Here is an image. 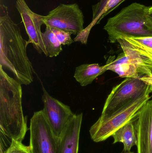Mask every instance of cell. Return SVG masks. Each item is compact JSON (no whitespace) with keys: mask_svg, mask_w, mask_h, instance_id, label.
<instances>
[{"mask_svg":"<svg viewBox=\"0 0 152 153\" xmlns=\"http://www.w3.org/2000/svg\"><path fill=\"white\" fill-rule=\"evenodd\" d=\"M51 29L62 45H69L74 42V40L71 37L72 35L71 33L58 29L51 28Z\"/></svg>","mask_w":152,"mask_h":153,"instance_id":"obj_18","label":"cell"},{"mask_svg":"<svg viewBox=\"0 0 152 153\" xmlns=\"http://www.w3.org/2000/svg\"><path fill=\"white\" fill-rule=\"evenodd\" d=\"M108 0H100V1L93 7V19L101 12Z\"/></svg>","mask_w":152,"mask_h":153,"instance_id":"obj_19","label":"cell"},{"mask_svg":"<svg viewBox=\"0 0 152 153\" xmlns=\"http://www.w3.org/2000/svg\"><path fill=\"white\" fill-rule=\"evenodd\" d=\"M3 153H31L29 146L24 145L22 142L12 139L10 146Z\"/></svg>","mask_w":152,"mask_h":153,"instance_id":"obj_17","label":"cell"},{"mask_svg":"<svg viewBox=\"0 0 152 153\" xmlns=\"http://www.w3.org/2000/svg\"><path fill=\"white\" fill-rule=\"evenodd\" d=\"M105 66L98 64H87L77 66L75 70L74 77L82 86L91 84L95 79L106 71Z\"/></svg>","mask_w":152,"mask_h":153,"instance_id":"obj_12","label":"cell"},{"mask_svg":"<svg viewBox=\"0 0 152 153\" xmlns=\"http://www.w3.org/2000/svg\"><path fill=\"white\" fill-rule=\"evenodd\" d=\"M83 113L75 114L59 139L58 153H78Z\"/></svg>","mask_w":152,"mask_h":153,"instance_id":"obj_11","label":"cell"},{"mask_svg":"<svg viewBox=\"0 0 152 153\" xmlns=\"http://www.w3.org/2000/svg\"><path fill=\"white\" fill-rule=\"evenodd\" d=\"M42 100L45 117L58 139L75 116L70 107L51 96L43 86Z\"/></svg>","mask_w":152,"mask_h":153,"instance_id":"obj_8","label":"cell"},{"mask_svg":"<svg viewBox=\"0 0 152 153\" xmlns=\"http://www.w3.org/2000/svg\"><path fill=\"white\" fill-rule=\"evenodd\" d=\"M118 40L133 48L152 52V36L125 37Z\"/></svg>","mask_w":152,"mask_h":153,"instance_id":"obj_15","label":"cell"},{"mask_svg":"<svg viewBox=\"0 0 152 153\" xmlns=\"http://www.w3.org/2000/svg\"><path fill=\"white\" fill-rule=\"evenodd\" d=\"M0 65L9 70L21 85L33 82L34 69L27 54V41L11 19L6 6L1 5Z\"/></svg>","mask_w":152,"mask_h":153,"instance_id":"obj_1","label":"cell"},{"mask_svg":"<svg viewBox=\"0 0 152 153\" xmlns=\"http://www.w3.org/2000/svg\"><path fill=\"white\" fill-rule=\"evenodd\" d=\"M16 6L29 36L28 44H32L37 53H43L46 56V50L42 39L43 32L41 30V26L44 24L45 16L32 11L25 0H17Z\"/></svg>","mask_w":152,"mask_h":153,"instance_id":"obj_9","label":"cell"},{"mask_svg":"<svg viewBox=\"0 0 152 153\" xmlns=\"http://www.w3.org/2000/svg\"><path fill=\"white\" fill-rule=\"evenodd\" d=\"M123 153H134L133 152H124Z\"/></svg>","mask_w":152,"mask_h":153,"instance_id":"obj_21","label":"cell"},{"mask_svg":"<svg viewBox=\"0 0 152 153\" xmlns=\"http://www.w3.org/2000/svg\"><path fill=\"white\" fill-rule=\"evenodd\" d=\"M134 121L137 153H152V99L142 107Z\"/></svg>","mask_w":152,"mask_h":153,"instance_id":"obj_10","label":"cell"},{"mask_svg":"<svg viewBox=\"0 0 152 153\" xmlns=\"http://www.w3.org/2000/svg\"><path fill=\"white\" fill-rule=\"evenodd\" d=\"M148 85L141 79V76L126 78L112 88L105 101L102 116L112 114L138 98L145 91Z\"/></svg>","mask_w":152,"mask_h":153,"instance_id":"obj_5","label":"cell"},{"mask_svg":"<svg viewBox=\"0 0 152 153\" xmlns=\"http://www.w3.org/2000/svg\"><path fill=\"white\" fill-rule=\"evenodd\" d=\"M42 39L46 50V56L55 57L62 51L61 44L50 27H46L45 31L42 33Z\"/></svg>","mask_w":152,"mask_h":153,"instance_id":"obj_14","label":"cell"},{"mask_svg":"<svg viewBox=\"0 0 152 153\" xmlns=\"http://www.w3.org/2000/svg\"><path fill=\"white\" fill-rule=\"evenodd\" d=\"M21 85L0 65V130L11 140L22 142L28 130L23 114Z\"/></svg>","mask_w":152,"mask_h":153,"instance_id":"obj_2","label":"cell"},{"mask_svg":"<svg viewBox=\"0 0 152 153\" xmlns=\"http://www.w3.org/2000/svg\"><path fill=\"white\" fill-rule=\"evenodd\" d=\"M124 1L125 0H108L101 12L98 14V16L93 19V22L91 23V25H90V30L95 24L98 23L104 17H105L108 13L113 10Z\"/></svg>","mask_w":152,"mask_h":153,"instance_id":"obj_16","label":"cell"},{"mask_svg":"<svg viewBox=\"0 0 152 153\" xmlns=\"http://www.w3.org/2000/svg\"><path fill=\"white\" fill-rule=\"evenodd\" d=\"M134 119L121 127L112 136L114 139L113 143H120L123 144L124 152H130L132 147L137 144V133Z\"/></svg>","mask_w":152,"mask_h":153,"instance_id":"obj_13","label":"cell"},{"mask_svg":"<svg viewBox=\"0 0 152 153\" xmlns=\"http://www.w3.org/2000/svg\"><path fill=\"white\" fill-rule=\"evenodd\" d=\"M44 22L46 27L74 35H79L84 29V15L76 3L59 4L45 16Z\"/></svg>","mask_w":152,"mask_h":153,"instance_id":"obj_7","label":"cell"},{"mask_svg":"<svg viewBox=\"0 0 152 153\" xmlns=\"http://www.w3.org/2000/svg\"><path fill=\"white\" fill-rule=\"evenodd\" d=\"M31 153H58L59 139L47 122L43 110L34 113L30 119Z\"/></svg>","mask_w":152,"mask_h":153,"instance_id":"obj_6","label":"cell"},{"mask_svg":"<svg viewBox=\"0 0 152 153\" xmlns=\"http://www.w3.org/2000/svg\"><path fill=\"white\" fill-rule=\"evenodd\" d=\"M152 85L137 99L112 114L102 116L92 126L90 136L95 143L105 141L121 127L135 118L142 107L152 98Z\"/></svg>","mask_w":152,"mask_h":153,"instance_id":"obj_4","label":"cell"},{"mask_svg":"<svg viewBox=\"0 0 152 153\" xmlns=\"http://www.w3.org/2000/svg\"><path fill=\"white\" fill-rule=\"evenodd\" d=\"M150 7L133 3L108 20L104 30L110 43L125 37L152 36V26L148 15Z\"/></svg>","mask_w":152,"mask_h":153,"instance_id":"obj_3","label":"cell"},{"mask_svg":"<svg viewBox=\"0 0 152 153\" xmlns=\"http://www.w3.org/2000/svg\"><path fill=\"white\" fill-rule=\"evenodd\" d=\"M148 17L149 21H150V23L151 24L152 26V6L150 7V10H149Z\"/></svg>","mask_w":152,"mask_h":153,"instance_id":"obj_20","label":"cell"}]
</instances>
